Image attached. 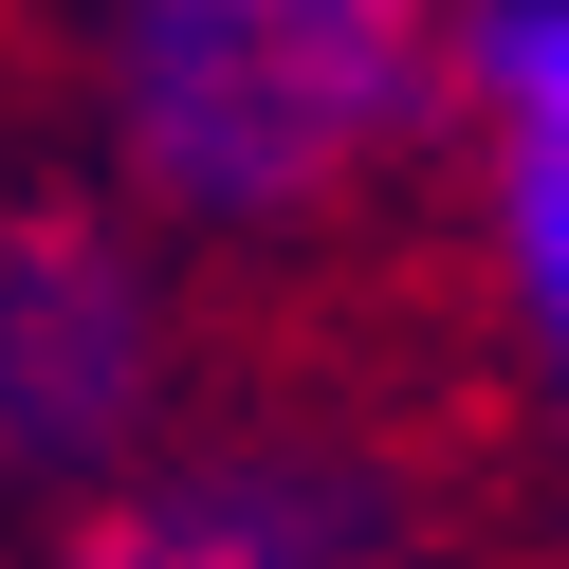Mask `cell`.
<instances>
[{"label":"cell","mask_w":569,"mask_h":569,"mask_svg":"<svg viewBox=\"0 0 569 569\" xmlns=\"http://www.w3.org/2000/svg\"><path fill=\"white\" fill-rule=\"evenodd\" d=\"M92 129L166 239H312L441 129V0H111Z\"/></svg>","instance_id":"cell-1"},{"label":"cell","mask_w":569,"mask_h":569,"mask_svg":"<svg viewBox=\"0 0 569 569\" xmlns=\"http://www.w3.org/2000/svg\"><path fill=\"white\" fill-rule=\"evenodd\" d=\"M184 441V276L148 202H0V496H92Z\"/></svg>","instance_id":"cell-2"},{"label":"cell","mask_w":569,"mask_h":569,"mask_svg":"<svg viewBox=\"0 0 569 569\" xmlns=\"http://www.w3.org/2000/svg\"><path fill=\"white\" fill-rule=\"evenodd\" d=\"M56 569H422V496L349 422H239V441H148L74 496Z\"/></svg>","instance_id":"cell-3"},{"label":"cell","mask_w":569,"mask_h":569,"mask_svg":"<svg viewBox=\"0 0 569 569\" xmlns=\"http://www.w3.org/2000/svg\"><path fill=\"white\" fill-rule=\"evenodd\" d=\"M441 111L496 166H569V0H441Z\"/></svg>","instance_id":"cell-4"},{"label":"cell","mask_w":569,"mask_h":569,"mask_svg":"<svg viewBox=\"0 0 569 569\" xmlns=\"http://www.w3.org/2000/svg\"><path fill=\"white\" fill-rule=\"evenodd\" d=\"M478 295H496V331H515L532 405L569 422V166H496L478 184Z\"/></svg>","instance_id":"cell-5"}]
</instances>
